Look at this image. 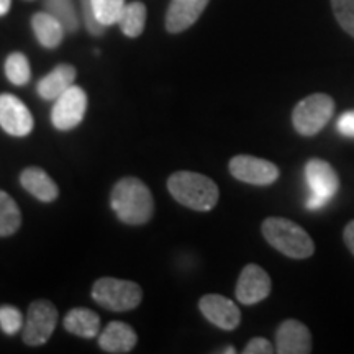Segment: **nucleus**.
I'll use <instances>...</instances> for the list:
<instances>
[{
    "instance_id": "f257e3e1",
    "label": "nucleus",
    "mask_w": 354,
    "mask_h": 354,
    "mask_svg": "<svg viewBox=\"0 0 354 354\" xmlns=\"http://www.w3.org/2000/svg\"><path fill=\"white\" fill-rule=\"evenodd\" d=\"M110 205L127 225H143L151 220L154 201L148 185L136 177H123L113 185Z\"/></svg>"
},
{
    "instance_id": "f03ea898",
    "label": "nucleus",
    "mask_w": 354,
    "mask_h": 354,
    "mask_svg": "<svg viewBox=\"0 0 354 354\" xmlns=\"http://www.w3.org/2000/svg\"><path fill=\"white\" fill-rule=\"evenodd\" d=\"M167 189L180 205L197 212L212 210L220 197V190L210 177L190 171L174 172L167 179Z\"/></svg>"
},
{
    "instance_id": "7ed1b4c3",
    "label": "nucleus",
    "mask_w": 354,
    "mask_h": 354,
    "mask_svg": "<svg viewBox=\"0 0 354 354\" xmlns=\"http://www.w3.org/2000/svg\"><path fill=\"white\" fill-rule=\"evenodd\" d=\"M261 230H263L266 241L287 258L307 259L315 251V245L310 234L297 223L287 218L269 216L264 220Z\"/></svg>"
},
{
    "instance_id": "20e7f679",
    "label": "nucleus",
    "mask_w": 354,
    "mask_h": 354,
    "mask_svg": "<svg viewBox=\"0 0 354 354\" xmlns=\"http://www.w3.org/2000/svg\"><path fill=\"white\" fill-rule=\"evenodd\" d=\"M92 299L100 307L113 312H127L136 308L143 300V290L133 281L115 277H102L92 287Z\"/></svg>"
},
{
    "instance_id": "39448f33",
    "label": "nucleus",
    "mask_w": 354,
    "mask_h": 354,
    "mask_svg": "<svg viewBox=\"0 0 354 354\" xmlns=\"http://www.w3.org/2000/svg\"><path fill=\"white\" fill-rule=\"evenodd\" d=\"M335 102L326 94H313L305 97L295 105L292 112L294 128L302 136H313L325 128L333 117Z\"/></svg>"
},
{
    "instance_id": "423d86ee",
    "label": "nucleus",
    "mask_w": 354,
    "mask_h": 354,
    "mask_svg": "<svg viewBox=\"0 0 354 354\" xmlns=\"http://www.w3.org/2000/svg\"><path fill=\"white\" fill-rule=\"evenodd\" d=\"M305 179L312 192L307 201L308 210H318L325 207L339 189V179L335 169L323 159H310L305 166Z\"/></svg>"
},
{
    "instance_id": "0eeeda50",
    "label": "nucleus",
    "mask_w": 354,
    "mask_h": 354,
    "mask_svg": "<svg viewBox=\"0 0 354 354\" xmlns=\"http://www.w3.org/2000/svg\"><path fill=\"white\" fill-rule=\"evenodd\" d=\"M57 323V310L50 300H35L28 307L24 325V342L28 346H41L51 338Z\"/></svg>"
},
{
    "instance_id": "6e6552de",
    "label": "nucleus",
    "mask_w": 354,
    "mask_h": 354,
    "mask_svg": "<svg viewBox=\"0 0 354 354\" xmlns=\"http://www.w3.org/2000/svg\"><path fill=\"white\" fill-rule=\"evenodd\" d=\"M87 110V94L84 88L71 86L64 94L56 99L51 112V122L55 128L61 131H68L76 128L82 122Z\"/></svg>"
},
{
    "instance_id": "1a4fd4ad",
    "label": "nucleus",
    "mask_w": 354,
    "mask_h": 354,
    "mask_svg": "<svg viewBox=\"0 0 354 354\" xmlns=\"http://www.w3.org/2000/svg\"><path fill=\"white\" fill-rule=\"evenodd\" d=\"M230 172L234 179L253 185H271L277 180V166L266 159L240 154L230 161Z\"/></svg>"
},
{
    "instance_id": "9d476101",
    "label": "nucleus",
    "mask_w": 354,
    "mask_h": 354,
    "mask_svg": "<svg viewBox=\"0 0 354 354\" xmlns=\"http://www.w3.org/2000/svg\"><path fill=\"white\" fill-rule=\"evenodd\" d=\"M0 127L8 135L17 136V138L32 133L33 117L19 97L0 94Z\"/></svg>"
},
{
    "instance_id": "9b49d317",
    "label": "nucleus",
    "mask_w": 354,
    "mask_h": 354,
    "mask_svg": "<svg viewBox=\"0 0 354 354\" xmlns=\"http://www.w3.org/2000/svg\"><path fill=\"white\" fill-rule=\"evenodd\" d=\"M271 277L258 264H248L238 277L236 299L243 305L259 304L271 294Z\"/></svg>"
},
{
    "instance_id": "f8f14e48",
    "label": "nucleus",
    "mask_w": 354,
    "mask_h": 354,
    "mask_svg": "<svg viewBox=\"0 0 354 354\" xmlns=\"http://www.w3.org/2000/svg\"><path fill=\"white\" fill-rule=\"evenodd\" d=\"M198 307H201L202 315L221 330L232 331L234 328H238V325H240L241 322L240 308L234 305L233 300L223 297V295H203L201 302H198Z\"/></svg>"
},
{
    "instance_id": "ddd939ff",
    "label": "nucleus",
    "mask_w": 354,
    "mask_h": 354,
    "mask_svg": "<svg viewBox=\"0 0 354 354\" xmlns=\"http://www.w3.org/2000/svg\"><path fill=\"white\" fill-rule=\"evenodd\" d=\"M276 351L279 354L312 353V335L307 326L297 320H286L277 328Z\"/></svg>"
},
{
    "instance_id": "4468645a",
    "label": "nucleus",
    "mask_w": 354,
    "mask_h": 354,
    "mask_svg": "<svg viewBox=\"0 0 354 354\" xmlns=\"http://www.w3.org/2000/svg\"><path fill=\"white\" fill-rule=\"evenodd\" d=\"M210 0H171L166 13V30L169 33H183L192 26L209 6Z\"/></svg>"
},
{
    "instance_id": "2eb2a0df",
    "label": "nucleus",
    "mask_w": 354,
    "mask_h": 354,
    "mask_svg": "<svg viewBox=\"0 0 354 354\" xmlns=\"http://www.w3.org/2000/svg\"><path fill=\"white\" fill-rule=\"evenodd\" d=\"M136 342L138 336L135 330L123 322H112L99 336V346L105 353L113 354L130 353L136 346Z\"/></svg>"
},
{
    "instance_id": "dca6fc26",
    "label": "nucleus",
    "mask_w": 354,
    "mask_h": 354,
    "mask_svg": "<svg viewBox=\"0 0 354 354\" xmlns=\"http://www.w3.org/2000/svg\"><path fill=\"white\" fill-rule=\"evenodd\" d=\"M20 184L39 202H53L59 196V189L46 171L41 167H26L20 174Z\"/></svg>"
},
{
    "instance_id": "f3484780",
    "label": "nucleus",
    "mask_w": 354,
    "mask_h": 354,
    "mask_svg": "<svg viewBox=\"0 0 354 354\" xmlns=\"http://www.w3.org/2000/svg\"><path fill=\"white\" fill-rule=\"evenodd\" d=\"M76 68L71 64H59L38 82V94L44 100H55L64 94L76 81Z\"/></svg>"
},
{
    "instance_id": "a211bd4d",
    "label": "nucleus",
    "mask_w": 354,
    "mask_h": 354,
    "mask_svg": "<svg viewBox=\"0 0 354 354\" xmlns=\"http://www.w3.org/2000/svg\"><path fill=\"white\" fill-rule=\"evenodd\" d=\"M32 28L38 43L48 50L59 46L66 33L63 24L48 12L35 13L32 17Z\"/></svg>"
},
{
    "instance_id": "6ab92c4d",
    "label": "nucleus",
    "mask_w": 354,
    "mask_h": 354,
    "mask_svg": "<svg viewBox=\"0 0 354 354\" xmlns=\"http://www.w3.org/2000/svg\"><path fill=\"white\" fill-rule=\"evenodd\" d=\"M64 328L81 338H94L100 331V317L88 308H73L64 317Z\"/></svg>"
},
{
    "instance_id": "aec40b11",
    "label": "nucleus",
    "mask_w": 354,
    "mask_h": 354,
    "mask_svg": "<svg viewBox=\"0 0 354 354\" xmlns=\"http://www.w3.org/2000/svg\"><path fill=\"white\" fill-rule=\"evenodd\" d=\"M123 35L130 38H136L143 33L146 25V6L143 2L127 3L123 8L120 19H118Z\"/></svg>"
},
{
    "instance_id": "412c9836",
    "label": "nucleus",
    "mask_w": 354,
    "mask_h": 354,
    "mask_svg": "<svg viewBox=\"0 0 354 354\" xmlns=\"http://www.w3.org/2000/svg\"><path fill=\"white\" fill-rule=\"evenodd\" d=\"M21 214L19 205L7 192L0 190V236H10L20 228Z\"/></svg>"
},
{
    "instance_id": "4be33fe9",
    "label": "nucleus",
    "mask_w": 354,
    "mask_h": 354,
    "mask_svg": "<svg viewBox=\"0 0 354 354\" xmlns=\"http://www.w3.org/2000/svg\"><path fill=\"white\" fill-rule=\"evenodd\" d=\"M44 8L63 24L68 33L79 30V17L74 8V0H44Z\"/></svg>"
},
{
    "instance_id": "5701e85b",
    "label": "nucleus",
    "mask_w": 354,
    "mask_h": 354,
    "mask_svg": "<svg viewBox=\"0 0 354 354\" xmlns=\"http://www.w3.org/2000/svg\"><path fill=\"white\" fill-rule=\"evenodd\" d=\"M6 76L13 86H25L32 77L28 57L24 53H12L6 59Z\"/></svg>"
},
{
    "instance_id": "b1692460",
    "label": "nucleus",
    "mask_w": 354,
    "mask_h": 354,
    "mask_svg": "<svg viewBox=\"0 0 354 354\" xmlns=\"http://www.w3.org/2000/svg\"><path fill=\"white\" fill-rule=\"evenodd\" d=\"M125 6V0H92L97 20L104 26L118 24Z\"/></svg>"
},
{
    "instance_id": "393cba45",
    "label": "nucleus",
    "mask_w": 354,
    "mask_h": 354,
    "mask_svg": "<svg viewBox=\"0 0 354 354\" xmlns=\"http://www.w3.org/2000/svg\"><path fill=\"white\" fill-rule=\"evenodd\" d=\"M25 322L24 315L17 307L13 305H2L0 307V328L8 336L17 335L19 331L24 328Z\"/></svg>"
},
{
    "instance_id": "a878e982",
    "label": "nucleus",
    "mask_w": 354,
    "mask_h": 354,
    "mask_svg": "<svg viewBox=\"0 0 354 354\" xmlns=\"http://www.w3.org/2000/svg\"><path fill=\"white\" fill-rule=\"evenodd\" d=\"M331 7L342 28L354 38V0H331Z\"/></svg>"
},
{
    "instance_id": "bb28decb",
    "label": "nucleus",
    "mask_w": 354,
    "mask_h": 354,
    "mask_svg": "<svg viewBox=\"0 0 354 354\" xmlns=\"http://www.w3.org/2000/svg\"><path fill=\"white\" fill-rule=\"evenodd\" d=\"M81 8H82L84 21H86L88 32L94 35V37H100V35H104L107 26H104L99 20H97L94 7H92V0H81Z\"/></svg>"
},
{
    "instance_id": "cd10ccee",
    "label": "nucleus",
    "mask_w": 354,
    "mask_h": 354,
    "mask_svg": "<svg viewBox=\"0 0 354 354\" xmlns=\"http://www.w3.org/2000/svg\"><path fill=\"white\" fill-rule=\"evenodd\" d=\"M245 354H272L274 346L266 338H253L246 344Z\"/></svg>"
},
{
    "instance_id": "c85d7f7f",
    "label": "nucleus",
    "mask_w": 354,
    "mask_h": 354,
    "mask_svg": "<svg viewBox=\"0 0 354 354\" xmlns=\"http://www.w3.org/2000/svg\"><path fill=\"white\" fill-rule=\"evenodd\" d=\"M338 131L342 133L343 136H348V138H354V110H349V112H344L342 117L338 118Z\"/></svg>"
},
{
    "instance_id": "c756f323",
    "label": "nucleus",
    "mask_w": 354,
    "mask_h": 354,
    "mask_svg": "<svg viewBox=\"0 0 354 354\" xmlns=\"http://www.w3.org/2000/svg\"><path fill=\"white\" fill-rule=\"evenodd\" d=\"M343 236H344V243H346L348 250L354 254V220L349 221V223L346 225Z\"/></svg>"
},
{
    "instance_id": "7c9ffc66",
    "label": "nucleus",
    "mask_w": 354,
    "mask_h": 354,
    "mask_svg": "<svg viewBox=\"0 0 354 354\" xmlns=\"http://www.w3.org/2000/svg\"><path fill=\"white\" fill-rule=\"evenodd\" d=\"M10 7H12V0H0V17L7 15V13L10 12Z\"/></svg>"
},
{
    "instance_id": "2f4dec72",
    "label": "nucleus",
    "mask_w": 354,
    "mask_h": 354,
    "mask_svg": "<svg viewBox=\"0 0 354 354\" xmlns=\"http://www.w3.org/2000/svg\"><path fill=\"white\" fill-rule=\"evenodd\" d=\"M221 353H225V354H234L236 351H234L233 346H228V349H223V351H221Z\"/></svg>"
}]
</instances>
